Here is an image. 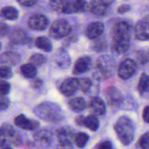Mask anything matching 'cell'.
<instances>
[{"instance_id":"obj_8","label":"cell","mask_w":149,"mask_h":149,"mask_svg":"<svg viewBox=\"0 0 149 149\" xmlns=\"http://www.w3.org/2000/svg\"><path fill=\"white\" fill-rule=\"evenodd\" d=\"M105 96L108 104L111 107H119L124 101V97L121 92L113 86H110L106 89Z\"/></svg>"},{"instance_id":"obj_26","label":"cell","mask_w":149,"mask_h":149,"mask_svg":"<svg viewBox=\"0 0 149 149\" xmlns=\"http://www.w3.org/2000/svg\"><path fill=\"white\" fill-rule=\"evenodd\" d=\"M100 126L99 119L95 115H89L87 117H84V127H87L92 132H96Z\"/></svg>"},{"instance_id":"obj_2","label":"cell","mask_w":149,"mask_h":149,"mask_svg":"<svg viewBox=\"0 0 149 149\" xmlns=\"http://www.w3.org/2000/svg\"><path fill=\"white\" fill-rule=\"evenodd\" d=\"M33 113L39 119L48 122L57 123L65 119V113L61 106L50 101H45L34 107Z\"/></svg>"},{"instance_id":"obj_31","label":"cell","mask_w":149,"mask_h":149,"mask_svg":"<svg viewBox=\"0 0 149 149\" xmlns=\"http://www.w3.org/2000/svg\"><path fill=\"white\" fill-rule=\"evenodd\" d=\"M79 90L83 93H88L92 87V80L89 78H77Z\"/></svg>"},{"instance_id":"obj_34","label":"cell","mask_w":149,"mask_h":149,"mask_svg":"<svg viewBox=\"0 0 149 149\" xmlns=\"http://www.w3.org/2000/svg\"><path fill=\"white\" fill-rule=\"evenodd\" d=\"M13 77V72L10 67L5 65L0 66V78L7 79Z\"/></svg>"},{"instance_id":"obj_1","label":"cell","mask_w":149,"mask_h":149,"mask_svg":"<svg viewBox=\"0 0 149 149\" xmlns=\"http://www.w3.org/2000/svg\"><path fill=\"white\" fill-rule=\"evenodd\" d=\"M132 26L127 20H120L115 22L110 30L112 39L111 50L117 55H121L129 49L130 46Z\"/></svg>"},{"instance_id":"obj_11","label":"cell","mask_w":149,"mask_h":149,"mask_svg":"<svg viewBox=\"0 0 149 149\" xmlns=\"http://www.w3.org/2000/svg\"><path fill=\"white\" fill-rule=\"evenodd\" d=\"M9 38L10 43L14 45H28L31 41L27 33L23 29L19 28L14 29L9 32Z\"/></svg>"},{"instance_id":"obj_13","label":"cell","mask_w":149,"mask_h":149,"mask_svg":"<svg viewBox=\"0 0 149 149\" xmlns=\"http://www.w3.org/2000/svg\"><path fill=\"white\" fill-rule=\"evenodd\" d=\"M14 124L17 127L28 131L36 130L39 127V122L29 119L23 114L16 116L14 119Z\"/></svg>"},{"instance_id":"obj_7","label":"cell","mask_w":149,"mask_h":149,"mask_svg":"<svg viewBox=\"0 0 149 149\" xmlns=\"http://www.w3.org/2000/svg\"><path fill=\"white\" fill-rule=\"evenodd\" d=\"M137 71V64L132 59H125L118 67V75L124 80L131 78Z\"/></svg>"},{"instance_id":"obj_22","label":"cell","mask_w":149,"mask_h":149,"mask_svg":"<svg viewBox=\"0 0 149 149\" xmlns=\"http://www.w3.org/2000/svg\"><path fill=\"white\" fill-rule=\"evenodd\" d=\"M19 12L13 6H6L0 10V17L7 20H15L18 18Z\"/></svg>"},{"instance_id":"obj_5","label":"cell","mask_w":149,"mask_h":149,"mask_svg":"<svg viewBox=\"0 0 149 149\" xmlns=\"http://www.w3.org/2000/svg\"><path fill=\"white\" fill-rule=\"evenodd\" d=\"M116 61L111 56L102 55L97 59L96 63V73L95 77L100 79H107L113 75Z\"/></svg>"},{"instance_id":"obj_3","label":"cell","mask_w":149,"mask_h":149,"mask_svg":"<svg viewBox=\"0 0 149 149\" xmlns=\"http://www.w3.org/2000/svg\"><path fill=\"white\" fill-rule=\"evenodd\" d=\"M114 130L118 138L124 146L130 145L134 141L135 126L128 116H120L114 125Z\"/></svg>"},{"instance_id":"obj_17","label":"cell","mask_w":149,"mask_h":149,"mask_svg":"<svg viewBox=\"0 0 149 149\" xmlns=\"http://www.w3.org/2000/svg\"><path fill=\"white\" fill-rule=\"evenodd\" d=\"M92 65H93V61L90 57H81L78 58L75 62L73 74L75 75H79L87 72L90 70Z\"/></svg>"},{"instance_id":"obj_28","label":"cell","mask_w":149,"mask_h":149,"mask_svg":"<svg viewBox=\"0 0 149 149\" xmlns=\"http://www.w3.org/2000/svg\"><path fill=\"white\" fill-rule=\"evenodd\" d=\"M137 89L141 95L149 93V76L148 74H145V73H143L141 74Z\"/></svg>"},{"instance_id":"obj_45","label":"cell","mask_w":149,"mask_h":149,"mask_svg":"<svg viewBox=\"0 0 149 149\" xmlns=\"http://www.w3.org/2000/svg\"><path fill=\"white\" fill-rule=\"evenodd\" d=\"M84 116H77L75 118V123L77 124L78 126L84 127Z\"/></svg>"},{"instance_id":"obj_30","label":"cell","mask_w":149,"mask_h":149,"mask_svg":"<svg viewBox=\"0 0 149 149\" xmlns=\"http://www.w3.org/2000/svg\"><path fill=\"white\" fill-rule=\"evenodd\" d=\"M89 135L87 133L83 132H77V134L74 135V141L75 143L76 146H77L78 148H83L85 147V146L87 145V142L89 141Z\"/></svg>"},{"instance_id":"obj_33","label":"cell","mask_w":149,"mask_h":149,"mask_svg":"<svg viewBox=\"0 0 149 149\" xmlns=\"http://www.w3.org/2000/svg\"><path fill=\"white\" fill-rule=\"evenodd\" d=\"M135 57L138 63L141 65H146L149 61V53L143 50H137Z\"/></svg>"},{"instance_id":"obj_47","label":"cell","mask_w":149,"mask_h":149,"mask_svg":"<svg viewBox=\"0 0 149 149\" xmlns=\"http://www.w3.org/2000/svg\"><path fill=\"white\" fill-rule=\"evenodd\" d=\"M1 149H13V148H11L10 147L7 146V147H4V148H2Z\"/></svg>"},{"instance_id":"obj_43","label":"cell","mask_w":149,"mask_h":149,"mask_svg":"<svg viewBox=\"0 0 149 149\" xmlns=\"http://www.w3.org/2000/svg\"><path fill=\"white\" fill-rule=\"evenodd\" d=\"M37 2V1H34V0H33V1H32V0H29V1H18L19 4L26 7H32V6L36 4Z\"/></svg>"},{"instance_id":"obj_20","label":"cell","mask_w":149,"mask_h":149,"mask_svg":"<svg viewBox=\"0 0 149 149\" xmlns=\"http://www.w3.org/2000/svg\"><path fill=\"white\" fill-rule=\"evenodd\" d=\"M55 63L60 68L66 69L71 63V59L69 54L64 49H59L54 57Z\"/></svg>"},{"instance_id":"obj_6","label":"cell","mask_w":149,"mask_h":149,"mask_svg":"<svg viewBox=\"0 0 149 149\" xmlns=\"http://www.w3.org/2000/svg\"><path fill=\"white\" fill-rule=\"evenodd\" d=\"M72 31V27L65 19H58L53 22L49 28V35L52 39H62L69 35Z\"/></svg>"},{"instance_id":"obj_12","label":"cell","mask_w":149,"mask_h":149,"mask_svg":"<svg viewBox=\"0 0 149 149\" xmlns=\"http://www.w3.org/2000/svg\"><path fill=\"white\" fill-rule=\"evenodd\" d=\"M35 143L42 148H47L52 142V135L47 129H40L36 130L33 135Z\"/></svg>"},{"instance_id":"obj_18","label":"cell","mask_w":149,"mask_h":149,"mask_svg":"<svg viewBox=\"0 0 149 149\" xmlns=\"http://www.w3.org/2000/svg\"><path fill=\"white\" fill-rule=\"evenodd\" d=\"M74 135V130L69 127H62L56 130L58 143H72Z\"/></svg>"},{"instance_id":"obj_21","label":"cell","mask_w":149,"mask_h":149,"mask_svg":"<svg viewBox=\"0 0 149 149\" xmlns=\"http://www.w3.org/2000/svg\"><path fill=\"white\" fill-rule=\"evenodd\" d=\"M90 108L97 116H103L106 113V106L100 97H93L90 99Z\"/></svg>"},{"instance_id":"obj_38","label":"cell","mask_w":149,"mask_h":149,"mask_svg":"<svg viewBox=\"0 0 149 149\" xmlns=\"http://www.w3.org/2000/svg\"><path fill=\"white\" fill-rule=\"evenodd\" d=\"M97 149H114L112 143L110 141H104L97 145Z\"/></svg>"},{"instance_id":"obj_39","label":"cell","mask_w":149,"mask_h":149,"mask_svg":"<svg viewBox=\"0 0 149 149\" xmlns=\"http://www.w3.org/2000/svg\"><path fill=\"white\" fill-rule=\"evenodd\" d=\"M10 32L9 26L4 22L0 21V36H4Z\"/></svg>"},{"instance_id":"obj_25","label":"cell","mask_w":149,"mask_h":149,"mask_svg":"<svg viewBox=\"0 0 149 149\" xmlns=\"http://www.w3.org/2000/svg\"><path fill=\"white\" fill-rule=\"evenodd\" d=\"M17 133V132L15 130L14 127L10 124L4 123L0 127V134L4 138H5L10 144H11L12 139Z\"/></svg>"},{"instance_id":"obj_48","label":"cell","mask_w":149,"mask_h":149,"mask_svg":"<svg viewBox=\"0 0 149 149\" xmlns=\"http://www.w3.org/2000/svg\"><path fill=\"white\" fill-rule=\"evenodd\" d=\"M1 44L0 43V50H1Z\"/></svg>"},{"instance_id":"obj_24","label":"cell","mask_w":149,"mask_h":149,"mask_svg":"<svg viewBox=\"0 0 149 149\" xmlns=\"http://www.w3.org/2000/svg\"><path fill=\"white\" fill-rule=\"evenodd\" d=\"M34 45L36 47L45 52H49L52 50V42L45 36H39L36 38L34 40Z\"/></svg>"},{"instance_id":"obj_37","label":"cell","mask_w":149,"mask_h":149,"mask_svg":"<svg viewBox=\"0 0 149 149\" xmlns=\"http://www.w3.org/2000/svg\"><path fill=\"white\" fill-rule=\"evenodd\" d=\"M10 100L6 96H1L0 97V110H7L10 106Z\"/></svg>"},{"instance_id":"obj_41","label":"cell","mask_w":149,"mask_h":149,"mask_svg":"<svg viewBox=\"0 0 149 149\" xmlns=\"http://www.w3.org/2000/svg\"><path fill=\"white\" fill-rule=\"evenodd\" d=\"M43 81L40 79H33L31 81V86L34 89H39L42 86Z\"/></svg>"},{"instance_id":"obj_23","label":"cell","mask_w":149,"mask_h":149,"mask_svg":"<svg viewBox=\"0 0 149 149\" xmlns=\"http://www.w3.org/2000/svg\"><path fill=\"white\" fill-rule=\"evenodd\" d=\"M70 109L74 112L83 111L87 107V103L83 97H77L71 99L68 103Z\"/></svg>"},{"instance_id":"obj_14","label":"cell","mask_w":149,"mask_h":149,"mask_svg":"<svg viewBox=\"0 0 149 149\" xmlns=\"http://www.w3.org/2000/svg\"><path fill=\"white\" fill-rule=\"evenodd\" d=\"M113 1H93L90 2V11L96 16L106 15L109 11Z\"/></svg>"},{"instance_id":"obj_9","label":"cell","mask_w":149,"mask_h":149,"mask_svg":"<svg viewBox=\"0 0 149 149\" xmlns=\"http://www.w3.org/2000/svg\"><path fill=\"white\" fill-rule=\"evenodd\" d=\"M135 37L138 40L146 41L149 39V16L143 17L134 28Z\"/></svg>"},{"instance_id":"obj_10","label":"cell","mask_w":149,"mask_h":149,"mask_svg":"<svg viewBox=\"0 0 149 149\" xmlns=\"http://www.w3.org/2000/svg\"><path fill=\"white\" fill-rule=\"evenodd\" d=\"M49 23V19L42 14L33 15L27 21L28 26L34 31H44L47 28Z\"/></svg>"},{"instance_id":"obj_4","label":"cell","mask_w":149,"mask_h":149,"mask_svg":"<svg viewBox=\"0 0 149 149\" xmlns=\"http://www.w3.org/2000/svg\"><path fill=\"white\" fill-rule=\"evenodd\" d=\"M49 7L57 13L63 14H74L83 13L88 7L85 1H65V0H55L49 2Z\"/></svg>"},{"instance_id":"obj_42","label":"cell","mask_w":149,"mask_h":149,"mask_svg":"<svg viewBox=\"0 0 149 149\" xmlns=\"http://www.w3.org/2000/svg\"><path fill=\"white\" fill-rule=\"evenodd\" d=\"M142 117L146 123L149 124V106H146L143 109L142 113Z\"/></svg>"},{"instance_id":"obj_36","label":"cell","mask_w":149,"mask_h":149,"mask_svg":"<svg viewBox=\"0 0 149 149\" xmlns=\"http://www.w3.org/2000/svg\"><path fill=\"white\" fill-rule=\"evenodd\" d=\"M10 90V84L7 81L0 80V97L6 96Z\"/></svg>"},{"instance_id":"obj_46","label":"cell","mask_w":149,"mask_h":149,"mask_svg":"<svg viewBox=\"0 0 149 149\" xmlns=\"http://www.w3.org/2000/svg\"><path fill=\"white\" fill-rule=\"evenodd\" d=\"M8 144H10L9 141L0 134V148L7 147V145H8Z\"/></svg>"},{"instance_id":"obj_19","label":"cell","mask_w":149,"mask_h":149,"mask_svg":"<svg viewBox=\"0 0 149 149\" xmlns=\"http://www.w3.org/2000/svg\"><path fill=\"white\" fill-rule=\"evenodd\" d=\"M20 61V56L18 53L13 51H6L0 55V64L5 66L15 65Z\"/></svg>"},{"instance_id":"obj_16","label":"cell","mask_w":149,"mask_h":149,"mask_svg":"<svg viewBox=\"0 0 149 149\" xmlns=\"http://www.w3.org/2000/svg\"><path fill=\"white\" fill-rule=\"evenodd\" d=\"M104 24L100 21L90 23L86 28V36L90 40H95L101 36L103 32L104 31Z\"/></svg>"},{"instance_id":"obj_35","label":"cell","mask_w":149,"mask_h":149,"mask_svg":"<svg viewBox=\"0 0 149 149\" xmlns=\"http://www.w3.org/2000/svg\"><path fill=\"white\" fill-rule=\"evenodd\" d=\"M139 146L141 149H149V132H145L140 138Z\"/></svg>"},{"instance_id":"obj_27","label":"cell","mask_w":149,"mask_h":149,"mask_svg":"<svg viewBox=\"0 0 149 149\" xmlns=\"http://www.w3.org/2000/svg\"><path fill=\"white\" fill-rule=\"evenodd\" d=\"M22 75L27 79H34L37 74V71L34 65L31 63H25L20 67Z\"/></svg>"},{"instance_id":"obj_44","label":"cell","mask_w":149,"mask_h":149,"mask_svg":"<svg viewBox=\"0 0 149 149\" xmlns=\"http://www.w3.org/2000/svg\"><path fill=\"white\" fill-rule=\"evenodd\" d=\"M57 149H74L72 143H58Z\"/></svg>"},{"instance_id":"obj_40","label":"cell","mask_w":149,"mask_h":149,"mask_svg":"<svg viewBox=\"0 0 149 149\" xmlns=\"http://www.w3.org/2000/svg\"><path fill=\"white\" fill-rule=\"evenodd\" d=\"M131 6L130 4H122L121 6H119L117 8V12L119 14H125V13H127L130 10Z\"/></svg>"},{"instance_id":"obj_29","label":"cell","mask_w":149,"mask_h":149,"mask_svg":"<svg viewBox=\"0 0 149 149\" xmlns=\"http://www.w3.org/2000/svg\"><path fill=\"white\" fill-rule=\"evenodd\" d=\"M108 47V42L106 38L100 37L97 38L93 42L91 45V49L97 52H101L106 50Z\"/></svg>"},{"instance_id":"obj_32","label":"cell","mask_w":149,"mask_h":149,"mask_svg":"<svg viewBox=\"0 0 149 149\" xmlns=\"http://www.w3.org/2000/svg\"><path fill=\"white\" fill-rule=\"evenodd\" d=\"M30 63L36 66H40L45 63L47 61V58L44 55L40 53L33 54L30 58Z\"/></svg>"},{"instance_id":"obj_15","label":"cell","mask_w":149,"mask_h":149,"mask_svg":"<svg viewBox=\"0 0 149 149\" xmlns=\"http://www.w3.org/2000/svg\"><path fill=\"white\" fill-rule=\"evenodd\" d=\"M59 90L61 94L65 97L73 95L79 90L77 78H67L63 81Z\"/></svg>"}]
</instances>
